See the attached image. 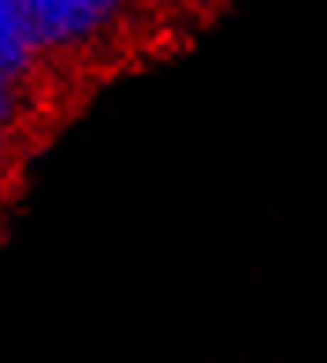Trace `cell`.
<instances>
[{
	"mask_svg": "<svg viewBox=\"0 0 327 363\" xmlns=\"http://www.w3.org/2000/svg\"><path fill=\"white\" fill-rule=\"evenodd\" d=\"M45 60H78L112 45L138 19L145 0H15Z\"/></svg>",
	"mask_w": 327,
	"mask_h": 363,
	"instance_id": "6da1fadb",
	"label": "cell"
},
{
	"mask_svg": "<svg viewBox=\"0 0 327 363\" xmlns=\"http://www.w3.org/2000/svg\"><path fill=\"white\" fill-rule=\"evenodd\" d=\"M26 89L23 82H15L8 74H0V130H19L23 123V108H26Z\"/></svg>",
	"mask_w": 327,
	"mask_h": 363,
	"instance_id": "3957f363",
	"label": "cell"
},
{
	"mask_svg": "<svg viewBox=\"0 0 327 363\" xmlns=\"http://www.w3.org/2000/svg\"><path fill=\"white\" fill-rule=\"evenodd\" d=\"M45 67L48 60L34 41V30H30L23 8L15 0H0V74L30 86Z\"/></svg>",
	"mask_w": 327,
	"mask_h": 363,
	"instance_id": "7a4b0ae2",
	"label": "cell"
}]
</instances>
